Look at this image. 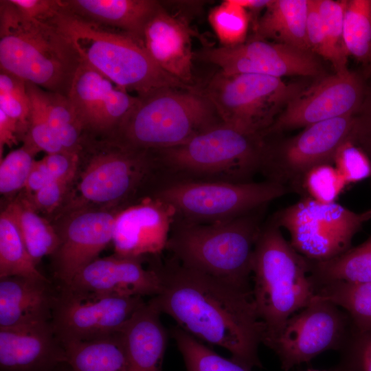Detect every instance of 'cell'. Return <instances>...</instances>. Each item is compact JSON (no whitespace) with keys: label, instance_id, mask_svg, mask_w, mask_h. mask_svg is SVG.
<instances>
[{"label":"cell","instance_id":"1","mask_svg":"<svg viewBox=\"0 0 371 371\" xmlns=\"http://www.w3.org/2000/svg\"><path fill=\"white\" fill-rule=\"evenodd\" d=\"M153 264L161 289L150 300L161 313L200 341L225 348L249 370L262 367L258 348L265 327L252 290L186 267L172 256Z\"/></svg>","mask_w":371,"mask_h":371},{"label":"cell","instance_id":"2","mask_svg":"<svg viewBox=\"0 0 371 371\" xmlns=\"http://www.w3.org/2000/svg\"><path fill=\"white\" fill-rule=\"evenodd\" d=\"M81 63L54 25L25 16L10 0L0 1L1 70L67 97Z\"/></svg>","mask_w":371,"mask_h":371},{"label":"cell","instance_id":"3","mask_svg":"<svg viewBox=\"0 0 371 371\" xmlns=\"http://www.w3.org/2000/svg\"><path fill=\"white\" fill-rule=\"evenodd\" d=\"M48 22L71 42L82 61L123 90L135 91L138 97L164 89L194 91L163 70L142 43L124 32L95 23L63 8Z\"/></svg>","mask_w":371,"mask_h":371},{"label":"cell","instance_id":"4","mask_svg":"<svg viewBox=\"0 0 371 371\" xmlns=\"http://www.w3.org/2000/svg\"><path fill=\"white\" fill-rule=\"evenodd\" d=\"M252 295L265 327L262 344L276 337L293 315L316 295L309 276L308 260L283 236L271 218L263 223L252 260Z\"/></svg>","mask_w":371,"mask_h":371},{"label":"cell","instance_id":"5","mask_svg":"<svg viewBox=\"0 0 371 371\" xmlns=\"http://www.w3.org/2000/svg\"><path fill=\"white\" fill-rule=\"evenodd\" d=\"M79 164L60 214L86 207L124 209L159 172L152 151L122 146L84 134Z\"/></svg>","mask_w":371,"mask_h":371},{"label":"cell","instance_id":"6","mask_svg":"<svg viewBox=\"0 0 371 371\" xmlns=\"http://www.w3.org/2000/svg\"><path fill=\"white\" fill-rule=\"evenodd\" d=\"M265 207L213 224L175 220L166 249L186 267L252 290L253 254Z\"/></svg>","mask_w":371,"mask_h":371},{"label":"cell","instance_id":"7","mask_svg":"<svg viewBox=\"0 0 371 371\" xmlns=\"http://www.w3.org/2000/svg\"><path fill=\"white\" fill-rule=\"evenodd\" d=\"M221 122L204 94L164 89L138 97L117 128L104 138L133 150L153 152L181 145Z\"/></svg>","mask_w":371,"mask_h":371},{"label":"cell","instance_id":"8","mask_svg":"<svg viewBox=\"0 0 371 371\" xmlns=\"http://www.w3.org/2000/svg\"><path fill=\"white\" fill-rule=\"evenodd\" d=\"M265 145L263 135L222 122L181 145L153 153L167 178L241 183L260 171Z\"/></svg>","mask_w":371,"mask_h":371},{"label":"cell","instance_id":"9","mask_svg":"<svg viewBox=\"0 0 371 371\" xmlns=\"http://www.w3.org/2000/svg\"><path fill=\"white\" fill-rule=\"evenodd\" d=\"M289 190L268 180L234 183L167 178L149 195L170 205L177 221L213 224L265 207Z\"/></svg>","mask_w":371,"mask_h":371},{"label":"cell","instance_id":"10","mask_svg":"<svg viewBox=\"0 0 371 371\" xmlns=\"http://www.w3.org/2000/svg\"><path fill=\"white\" fill-rule=\"evenodd\" d=\"M271 219L289 234V243L308 260L332 258L351 247L355 234L371 219V208L360 213L335 203L303 196L276 212Z\"/></svg>","mask_w":371,"mask_h":371},{"label":"cell","instance_id":"11","mask_svg":"<svg viewBox=\"0 0 371 371\" xmlns=\"http://www.w3.org/2000/svg\"><path fill=\"white\" fill-rule=\"evenodd\" d=\"M223 122L254 134L264 133L293 91L282 78L241 74L214 76L204 94Z\"/></svg>","mask_w":371,"mask_h":371},{"label":"cell","instance_id":"12","mask_svg":"<svg viewBox=\"0 0 371 371\" xmlns=\"http://www.w3.org/2000/svg\"><path fill=\"white\" fill-rule=\"evenodd\" d=\"M356 117L346 115L306 126L278 146L265 142L260 172L266 180L300 192L305 174L313 168L333 162L339 146L351 139Z\"/></svg>","mask_w":371,"mask_h":371},{"label":"cell","instance_id":"13","mask_svg":"<svg viewBox=\"0 0 371 371\" xmlns=\"http://www.w3.org/2000/svg\"><path fill=\"white\" fill-rule=\"evenodd\" d=\"M352 329L344 310L315 295L308 306L289 317L276 337L265 345L277 355L282 369L288 371L325 351H339Z\"/></svg>","mask_w":371,"mask_h":371},{"label":"cell","instance_id":"14","mask_svg":"<svg viewBox=\"0 0 371 371\" xmlns=\"http://www.w3.org/2000/svg\"><path fill=\"white\" fill-rule=\"evenodd\" d=\"M145 303L139 296L99 294L60 286L50 322L63 344L95 340L119 333Z\"/></svg>","mask_w":371,"mask_h":371},{"label":"cell","instance_id":"15","mask_svg":"<svg viewBox=\"0 0 371 371\" xmlns=\"http://www.w3.org/2000/svg\"><path fill=\"white\" fill-rule=\"evenodd\" d=\"M122 210L86 207L59 214V223L54 225L60 244L51 256L54 276L61 286L69 284L112 242L115 218Z\"/></svg>","mask_w":371,"mask_h":371},{"label":"cell","instance_id":"16","mask_svg":"<svg viewBox=\"0 0 371 371\" xmlns=\"http://www.w3.org/2000/svg\"><path fill=\"white\" fill-rule=\"evenodd\" d=\"M363 102V88L359 78L349 70L335 73L293 96L263 136L305 128L333 118L355 115Z\"/></svg>","mask_w":371,"mask_h":371},{"label":"cell","instance_id":"17","mask_svg":"<svg viewBox=\"0 0 371 371\" xmlns=\"http://www.w3.org/2000/svg\"><path fill=\"white\" fill-rule=\"evenodd\" d=\"M203 57L227 75L253 74L282 78L314 76L321 70L312 52L260 38L211 48L204 52Z\"/></svg>","mask_w":371,"mask_h":371},{"label":"cell","instance_id":"18","mask_svg":"<svg viewBox=\"0 0 371 371\" xmlns=\"http://www.w3.org/2000/svg\"><path fill=\"white\" fill-rule=\"evenodd\" d=\"M174 209L148 195L120 210L115 221V254L122 256H157L166 249L172 225Z\"/></svg>","mask_w":371,"mask_h":371},{"label":"cell","instance_id":"19","mask_svg":"<svg viewBox=\"0 0 371 371\" xmlns=\"http://www.w3.org/2000/svg\"><path fill=\"white\" fill-rule=\"evenodd\" d=\"M144 258L115 254L98 258L79 271L69 284L61 286L99 294L155 297L161 289L160 278L153 264L144 267Z\"/></svg>","mask_w":371,"mask_h":371},{"label":"cell","instance_id":"20","mask_svg":"<svg viewBox=\"0 0 371 371\" xmlns=\"http://www.w3.org/2000/svg\"><path fill=\"white\" fill-rule=\"evenodd\" d=\"M67 363L50 322L0 328L1 371H54Z\"/></svg>","mask_w":371,"mask_h":371},{"label":"cell","instance_id":"21","mask_svg":"<svg viewBox=\"0 0 371 371\" xmlns=\"http://www.w3.org/2000/svg\"><path fill=\"white\" fill-rule=\"evenodd\" d=\"M142 45L159 67L190 85L192 52L190 30L183 21L161 8L146 25Z\"/></svg>","mask_w":371,"mask_h":371},{"label":"cell","instance_id":"22","mask_svg":"<svg viewBox=\"0 0 371 371\" xmlns=\"http://www.w3.org/2000/svg\"><path fill=\"white\" fill-rule=\"evenodd\" d=\"M56 295L49 280L0 278V328L50 322Z\"/></svg>","mask_w":371,"mask_h":371},{"label":"cell","instance_id":"23","mask_svg":"<svg viewBox=\"0 0 371 371\" xmlns=\"http://www.w3.org/2000/svg\"><path fill=\"white\" fill-rule=\"evenodd\" d=\"M149 300L120 331L130 371H162L168 333Z\"/></svg>","mask_w":371,"mask_h":371},{"label":"cell","instance_id":"24","mask_svg":"<svg viewBox=\"0 0 371 371\" xmlns=\"http://www.w3.org/2000/svg\"><path fill=\"white\" fill-rule=\"evenodd\" d=\"M63 8L124 32L142 43L144 27L162 8L153 0H62Z\"/></svg>","mask_w":371,"mask_h":371},{"label":"cell","instance_id":"25","mask_svg":"<svg viewBox=\"0 0 371 371\" xmlns=\"http://www.w3.org/2000/svg\"><path fill=\"white\" fill-rule=\"evenodd\" d=\"M308 0H274L256 25L257 38L312 52L307 39Z\"/></svg>","mask_w":371,"mask_h":371},{"label":"cell","instance_id":"26","mask_svg":"<svg viewBox=\"0 0 371 371\" xmlns=\"http://www.w3.org/2000/svg\"><path fill=\"white\" fill-rule=\"evenodd\" d=\"M5 209L15 221L36 265L43 257L54 254L60 244L56 227L38 214L24 191L9 202Z\"/></svg>","mask_w":371,"mask_h":371},{"label":"cell","instance_id":"27","mask_svg":"<svg viewBox=\"0 0 371 371\" xmlns=\"http://www.w3.org/2000/svg\"><path fill=\"white\" fill-rule=\"evenodd\" d=\"M63 344L71 371H130L120 332L95 340Z\"/></svg>","mask_w":371,"mask_h":371},{"label":"cell","instance_id":"28","mask_svg":"<svg viewBox=\"0 0 371 371\" xmlns=\"http://www.w3.org/2000/svg\"><path fill=\"white\" fill-rule=\"evenodd\" d=\"M308 262L315 289L334 282H371V236L332 258Z\"/></svg>","mask_w":371,"mask_h":371},{"label":"cell","instance_id":"29","mask_svg":"<svg viewBox=\"0 0 371 371\" xmlns=\"http://www.w3.org/2000/svg\"><path fill=\"white\" fill-rule=\"evenodd\" d=\"M112 86L111 80L82 61L67 98L83 124L85 133H93L106 94Z\"/></svg>","mask_w":371,"mask_h":371},{"label":"cell","instance_id":"30","mask_svg":"<svg viewBox=\"0 0 371 371\" xmlns=\"http://www.w3.org/2000/svg\"><path fill=\"white\" fill-rule=\"evenodd\" d=\"M19 276L48 281L36 268L10 214H0V278Z\"/></svg>","mask_w":371,"mask_h":371},{"label":"cell","instance_id":"31","mask_svg":"<svg viewBox=\"0 0 371 371\" xmlns=\"http://www.w3.org/2000/svg\"><path fill=\"white\" fill-rule=\"evenodd\" d=\"M316 295L344 310L355 330H371V282H334L318 286Z\"/></svg>","mask_w":371,"mask_h":371},{"label":"cell","instance_id":"32","mask_svg":"<svg viewBox=\"0 0 371 371\" xmlns=\"http://www.w3.org/2000/svg\"><path fill=\"white\" fill-rule=\"evenodd\" d=\"M47 119L66 151L78 153L85 134L83 124L67 96L41 88Z\"/></svg>","mask_w":371,"mask_h":371},{"label":"cell","instance_id":"33","mask_svg":"<svg viewBox=\"0 0 371 371\" xmlns=\"http://www.w3.org/2000/svg\"><path fill=\"white\" fill-rule=\"evenodd\" d=\"M343 38L348 55L365 63L371 61V0L347 1Z\"/></svg>","mask_w":371,"mask_h":371},{"label":"cell","instance_id":"34","mask_svg":"<svg viewBox=\"0 0 371 371\" xmlns=\"http://www.w3.org/2000/svg\"><path fill=\"white\" fill-rule=\"evenodd\" d=\"M171 336L182 355L186 371H251L232 359L216 353L177 326L172 328Z\"/></svg>","mask_w":371,"mask_h":371},{"label":"cell","instance_id":"35","mask_svg":"<svg viewBox=\"0 0 371 371\" xmlns=\"http://www.w3.org/2000/svg\"><path fill=\"white\" fill-rule=\"evenodd\" d=\"M249 15L247 10L234 0H225L211 9L208 21L223 47L245 42Z\"/></svg>","mask_w":371,"mask_h":371},{"label":"cell","instance_id":"36","mask_svg":"<svg viewBox=\"0 0 371 371\" xmlns=\"http://www.w3.org/2000/svg\"><path fill=\"white\" fill-rule=\"evenodd\" d=\"M23 145L9 153L0 161V192L12 195L24 189L35 161L34 157L41 151L27 137Z\"/></svg>","mask_w":371,"mask_h":371},{"label":"cell","instance_id":"37","mask_svg":"<svg viewBox=\"0 0 371 371\" xmlns=\"http://www.w3.org/2000/svg\"><path fill=\"white\" fill-rule=\"evenodd\" d=\"M324 33L334 58L336 73L348 71L344 38V16L347 1L315 0Z\"/></svg>","mask_w":371,"mask_h":371},{"label":"cell","instance_id":"38","mask_svg":"<svg viewBox=\"0 0 371 371\" xmlns=\"http://www.w3.org/2000/svg\"><path fill=\"white\" fill-rule=\"evenodd\" d=\"M30 98L27 137L40 150L47 154L66 151L49 125L41 95V88L26 82Z\"/></svg>","mask_w":371,"mask_h":371},{"label":"cell","instance_id":"39","mask_svg":"<svg viewBox=\"0 0 371 371\" xmlns=\"http://www.w3.org/2000/svg\"><path fill=\"white\" fill-rule=\"evenodd\" d=\"M348 184L330 164L317 166L304 176L300 189L304 196L323 203H335Z\"/></svg>","mask_w":371,"mask_h":371},{"label":"cell","instance_id":"40","mask_svg":"<svg viewBox=\"0 0 371 371\" xmlns=\"http://www.w3.org/2000/svg\"><path fill=\"white\" fill-rule=\"evenodd\" d=\"M30 102L26 81L7 72L0 71V111L16 120L25 135L28 131Z\"/></svg>","mask_w":371,"mask_h":371},{"label":"cell","instance_id":"41","mask_svg":"<svg viewBox=\"0 0 371 371\" xmlns=\"http://www.w3.org/2000/svg\"><path fill=\"white\" fill-rule=\"evenodd\" d=\"M333 163L348 185L371 177V160L351 139L339 146Z\"/></svg>","mask_w":371,"mask_h":371},{"label":"cell","instance_id":"42","mask_svg":"<svg viewBox=\"0 0 371 371\" xmlns=\"http://www.w3.org/2000/svg\"><path fill=\"white\" fill-rule=\"evenodd\" d=\"M339 352L336 371H371V330L352 329Z\"/></svg>","mask_w":371,"mask_h":371},{"label":"cell","instance_id":"43","mask_svg":"<svg viewBox=\"0 0 371 371\" xmlns=\"http://www.w3.org/2000/svg\"><path fill=\"white\" fill-rule=\"evenodd\" d=\"M70 185L54 180L32 195L29 199L38 212L52 214L63 206Z\"/></svg>","mask_w":371,"mask_h":371},{"label":"cell","instance_id":"44","mask_svg":"<svg viewBox=\"0 0 371 371\" xmlns=\"http://www.w3.org/2000/svg\"><path fill=\"white\" fill-rule=\"evenodd\" d=\"M306 35L311 51L329 60L333 65V55L328 45L315 0H308Z\"/></svg>","mask_w":371,"mask_h":371},{"label":"cell","instance_id":"45","mask_svg":"<svg viewBox=\"0 0 371 371\" xmlns=\"http://www.w3.org/2000/svg\"><path fill=\"white\" fill-rule=\"evenodd\" d=\"M53 180L71 186L79 164L78 153L64 151L47 154L41 159Z\"/></svg>","mask_w":371,"mask_h":371},{"label":"cell","instance_id":"46","mask_svg":"<svg viewBox=\"0 0 371 371\" xmlns=\"http://www.w3.org/2000/svg\"><path fill=\"white\" fill-rule=\"evenodd\" d=\"M26 16L48 22L62 9V0H10Z\"/></svg>","mask_w":371,"mask_h":371},{"label":"cell","instance_id":"47","mask_svg":"<svg viewBox=\"0 0 371 371\" xmlns=\"http://www.w3.org/2000/svg\"><path fill=\"white\" fill-rule=\"evenodd\" d=\"M359 111L361 114L356 117L351 139L364 150L371 160V96L363 102Z\"/></svg>","mask_w":371,"mask_h":371},{"label":"cell","instance_id":"48","mask_svg":"<svg viewBox=\"0 0 371 371\" xmlns=\"http://www.w3.org/2000/svg\"><path fill=\"white\" fill-rule=\"evenodd\" d=\"M23 139L25 134L19 123L0 111V157L2 158L3 148L5 145L12 147L17 145L18 135Z\"/></svg>","mask_w":371,"mask_h":371},{"label":"cell","instance_id":"49","mask_svg":"<svg viewBox=\"0 0 371 371\" xmlns=\"http://www.w3.org/2000/svg\"><path fill=\"white\" fill-rule=\"evenodd\" d=\"M52 181L43 160L35 161L26 181L24 192L32 195Z\"/></svg>","mask_w":371,"mask_h":371},{"label":"cell","instance_id":"50","mask_svg":"<svg viewBox=\"0 0 371 371\" xmlns=\"http://www.w3.org/2000/svg\"><path fill=\"white\" fill-rule=\"evenodd\" d=\"M236 3L247 9L257 10L265 8L270 3L271 0H234Z\"/></svg>","mask_w":371,"mask_h":371},{"label":"cell","instance_id":"51","mask_svg":"<svg viewBox=\"0 0 371 371\" xmlns=\"http://www.w3.org/2000/svg\"><path fill=\"white\" fill-rule=\"evenodd\" d=\"M306 371H326V370H306ZM330 371H336V370H330Z\"/></svg>","mask_w":371,"mask_h":371},{"label":"cell","instance_id":"52","mask_svg":"<svg viewBox=\"0 0 371 371\" xmlns=\"http://www.w3.org/2000/svg\"><path fill=\"white\" fill-rule=\"evenodd\" d=\"M54 371H57V370H56ZM68 371H71V369L69 368V370Z\"/></svg>","mask_w":371,"mask_h":371},{"label":"cell","instance_id":"53","mask_svg":"<svg viewBox=\"0 0 371 371\" xmlns=\"http://www.w3.org/2000/svg\"><path fill=\"white\" fill-rule=\"evenodd\" d=\"M370 64L371 65V61H370Z\"/></svg>","mask_w":371,"mask_h":371}]
</instances>
